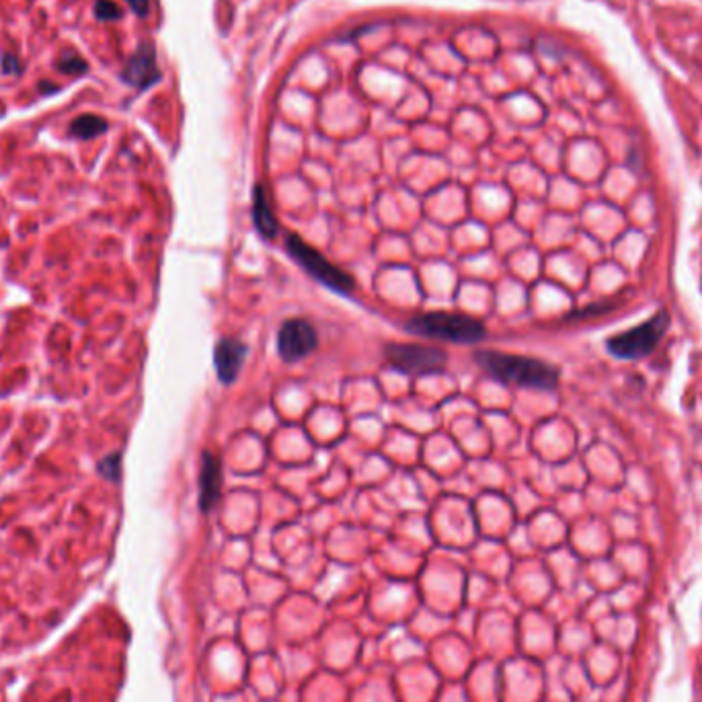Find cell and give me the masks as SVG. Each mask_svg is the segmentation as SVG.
<instances>
[{
	"label": "cell",
	"instance_id": "6da1fadb",
	"mask_svg": "<svg viewBox=\"0 0 702 702\" xmlns=\"http://www.w3.org/2000/svg\"><path fill=\"white\" fill-rule=\"evenodd\" d=\"M475 360L482 372L503 384H516L532 390H554L561 378V369L528 355H512L503 351H477Z\"/></svg>",
	"mask_w": 702,
	"mask_h": 702
},
{
	"label": "cell",
	"instance_id": "2e32d148",
	"mask_svg": "<svg viewBox=\"0 0 702 702\" xmlns=\"http://www.w3.org/2000/svg\"><path fill=\"white\" fill-rule=\"evenodd\" d=\"M129 4V9L138 15V17H146L148 15V0H126Z\"/></svg>",
	"mask_w": 702,
	"mask_h": 702
},
{
	"label": "cell",
	"instance_id": "52a82bcc",
	"mask_svg": "<svg viewBox=\"0 0 702 702\" xmlns=\"http://www.w3.org/2000/svg\"><path fill=\"white\" fill-rule=\"evenodd\" d=\"M122 78H124V82H128L136 89H148L161 80V70L156 66V52H154L152 43H148V41L140 43V48L128 60Z\"/></svg>",
	"mask_w": 702,
	"mask_h": 702
},
{
	"label": "cell",
	"instance_id": "7c38bea8",
	"mask_svg": "<svg viewBox=\"0 0 702 702\" xmlns=\"http://www.w3.org/2000/svg\"><path fill=\"white\" fill-rule=\"evenodd\" d=\"M58 70L64 74H70V76H76V74L87 72L89 66H87L85 58H80V55L74 54V52H66L64 58L58 62Z\"/></svg>",
	"mask_w": 702,
	"mask_h": 702
},
{
	"label": "cell",
	"instance_id": "9c48e42d",
	"mask_svg": "<svg viewBox=\"0 0 702 702\" xmlns=\"http://www.w3.org/2000/svg\"><path fill=\"white\" fill-rule=\"evenodd\" d=\"M222 491L220 458L212 452L202 454V472H200V509L203 514L214 507Z\"/></svg>",
	"mask_w": 702,
	"mask_h": 702
},
{
	"label": "cell",
	"instance_id": "277c9868",
	"mask_svg": "<svg viewBox=\"0 0 702 702\" xmlns=\"http://www.w3.org/2000/svg\"><path fill=\"white\" fill-rule=\"evenodd\" d=\"M286 244H288V253L292 255L296 263H300L306 269V274H310L314 279H318L323 286H327L329 290L337 292V294L351 296L353 288H355V281H353V277L350 274H345L343 269L333 265L323 253H318L316 249H313L306 240H302L298 234H290Z\"/></svg>",
	"mask_w": 702,
	"mask_h": 702
},
{
	"label": "cell",
	"instance_id": "4fadbf2b",
	"mask_svg": "<svg viewBox=\"0 0 702 702\" xmlns=\"http://www.w3.org/2000/svg\"><path fill=\"white\" fill-rule=\"evenodd\" d=\"M94 17L101 18V21H115V18L122 17V9L113 0H97Z\"/></svg>",
	"mask_w": 702,
	"mask_h": 702
},
{
	"label": "cell",
	"instance_id": "9a60e30c",
	"mask_svg": "<svg viewBox=\"0 0 702 702\" xmlns=\"http://www.w3.org/2000/svg\"><path fill=\"white\" fill-rule=\"evenodd\" d=\"M2 70L4 72H9V74H15V72H18L21 68H18V60L15 58L13 54H4L2 55Z\"/></svg>",
	"mask_w": 702,
	"mask_h": 702
},
{
	"label": "cell",
	"instance_id": "5b68a950",
	"mask_svg": "<svg viewBox=\"0 0 702 702\" xmlns=\"http://www.w3.org/2000/svg\"><path fill=\"white\" fill-rule=\"evenodd\" d=\"M384 357L390 368L409 376L438 374L448 364L446 351L421 343H388L384 347Z\"/></svg>",
	"mask_w": 702,
	"mask_h": 702
},
{
	"label": "cell",
	"instance_id": "8fae6325",
	"mask_svg": "<svg viewBox=\"0 0 702 702\" xmlns=\"http://www.w3.org/2000/svg\"><path fill=\"white\" fill-rule=\"evenodd\" d=\"M107 128H109V124L99 115H80L70 124L68 134L74 138H80V140H89V138H94L99 134H105Z\"/></svg>",
	"mask_w": 702,
	"mask_h": 702
},
{
	"label": "cell",
	"instance_id": "8992f818",
	"mask_svg": "<svg viewBox=\"0 0 702 702\" xmlns=\"http://www.w3.org/2000/svg\"><path fill=\"white\" fill-rule=\"evenodd\" d=\"M318 345V335L306 318H290L277 331V351L284 362H298Z\"/></svg>",
	"mask_w": 702,
	"mask_h": 702
},
{
	"label": "cell",
	"instance_id": "5bb4252c",
	"mask_svg": "<svg viewBox=\"0 0 702 702\" xmlns=\"http://www.w3.org/2000/svg\"><path fill=\"white\" fill-rule=\"evenodd\" d=\"M99 470H101L103 477H107L109 480H117V477H119V454L107 456L99 464Z\"/></svg>",
	"mask_w": 702,
	"mask_h": 702
},
{
	"label": "cell",
	"instance_id": "30bf717a",
	"mask_svg": "<svg viewBox=\"0 0 702 702\" xmlns=\"http://www.w3.org/2000/svg\"><path fill=\"white\" fill-rule=\"evenodd\" d=\"M253 220H255L261 237L274 239L277 234V218L271 203H269V195L261 183L255 187V193H253Z\"/></svg>",
	"mask_w": 702,
	"mask_h": 702
},
{
	"label": "cell",
	"instance_id": "3957f363",
	"mask_svg": "<svg viewBox=\"0 0 702 702\" xmlns=\"http://www.w3.org/2000/svg\"><path fill=\"white\" fill-rule=\"evenodd\" d=\"M667 329H669V314L659 310L651 318H647L645 323L610 337L606 341V350L612 357L618 360H627V362L643 360L657 350Z\"/></svg>",
	"mask_w": 702,
	"mask_h": 702
},
{
	"label": "cell",
	"instance_id": "ba28073f",
	"mask_svg": "<svg viewBox=\"0 0 702 702\" xmlns=\"http://www.w3.org/2000/svg\"><path fill=\"white\" fill-rule=\"evenodd\" d=\"M247 360V345L239 339L224 337L214 347V368L222 384H232Z\"/></svg>",
	"mask_w": 702,
	"mask_h": 702
},
{
	"label": "cell",
	"instance_id": "7a4b0ae2",
	"mask_svg": "<svg viewBox=\"0 0 702 702\" xmlns=\"http://www.w3.org/2000/svg\"><path fill=\"white\" fill-rule=\"evenodd\" d=\"M406 331L450 343H479L485 339V325L466 314L425 313L413 316L405 325Z\"/></svg>",
	"mask_w": 702,
	"mask_h": 702
}]
</instances>
